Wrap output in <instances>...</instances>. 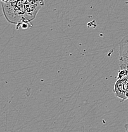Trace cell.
I'll return each mask as SVG.
<instances>
[{
	"label": "cell",
	"instance_id": "obj_4",
	"mask_svg": "<svg viewBox=\"0 0 128 132\" xmlns=\"http://www.w3.org/2000/svg\"><path fill=\"white\" fill-rule=\"evenodd\" d=\"M127 76H128V71L127 69H120L118 72L117 79H121V78H124Z\"/></svg>",
	"mask_w": 128,
	"mask_h": 132
},
{
	"label": "cell",
	"instance_id": "obj_1",
	"mask_svg": "<svg viewBox=\"0 0 128 132\" xmlns=\"http://www.w3.org/2000/svg\"><path fill=\"white\" fill-rule=\"evenodd\" d=\"M44 4V0H9L1 5L7 21L17 24L23 20L30 22L34 20Z\"/></svg>",
	"mask_w": 128,
	"mask_h": 132
},
{
	"label": "cell",
	"instance_id": "obj_3",
	"mask_svg": "<svg viewBox=\"0 0 128 132\" xmlns=\"http://www.w3.org/2000/svg\"><path fill=\"white\" fill-rule=\"evenodd\" d=\"M119 53L120 69L128 71V35L123 37L119 42Z\"/></svg>",
	"mask_w": 128,
	"mask_h": 132
},
{
	"label": "cell",
	"instance_id": "obj_2",
	"mask_svg": "<svg viewBox=\"0 0 128 132\" xmlns=\"http://www.w3.org/2000/svg\"><path fill=\"white\" fill-rule=\"evenodd\" d=\"M114 92L121 102L128 100V76L121 79H117L114 85Z\"/></svg>",
	"mask_w": 128,
	"mask_h": 132
},
{
	"label": "cell",
	"instance_id": "obj_5",
	"mask_svg": "<svg viewBox=\"0 0 128 132\" xmlns=\"http://www.w3.org/2000/svg\"><path fill=\"white\" fill-rule=\"evenodd\" d=\"M124 128H125V132H128V123L125 125Z\"/></svg>",
	"mask_w": 128,
	"mask_h": 132
}]
</instances>
